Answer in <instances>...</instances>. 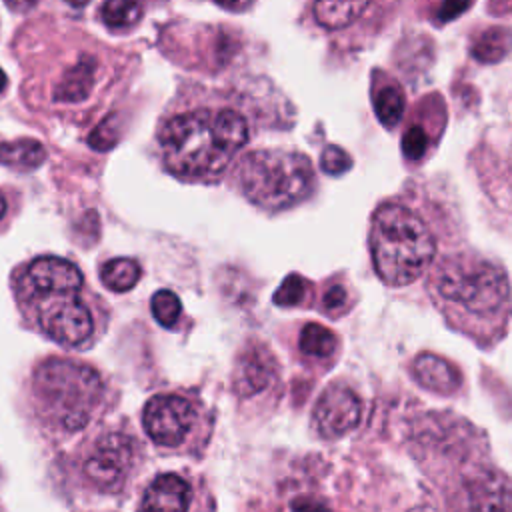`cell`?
<instances>
[{"mask_svg": "<svg viewBox=\"0 0 512 512\" xmlns=\"http://www.w3.org/2000/svg\"><path fill=\"white\" fill-rule=\"evenodd\" d=\"M14 296L32 326L64 348H86L98 336V310L84 296L80 268L60 256H38L14 274Z\"/></svg>", "mask_w": 512, "mask_h": 512, "instance_id": "obj_1", "label": "cell"}, {"mask_svg": "<svg viewBox=\"0 0 512 512\" xmlns=\"http://www.w3.org/2000/svg\"><path fill=\"white\" fill-rule=\"evenodd\" d=\"M248 138V118L226 104H202L176 112L158 130L166 170L192 182L218 180Z\"/></svg>", "mask_w": 512, "mask_h": 512, "instance_id": "obj_2", "label": "cell"}, {"mask_svg": "<svg viewBox=\"0 0 512 512\" xmlns=\"http://www.w3.org/2000/svg\"><path fill=\"white\" fill-rule=\"evenodd\" d=\"M430 294L438 310L462 332L474 338L500 334L512 314V294L506 272L474 254L444 258L430 276Z\"/></svg>", "mask_w": 512, "mask_h": 512, "instance_id": "obj_3", "label": "cell"}, {"mask_svg": "<svg viewBox=\"0 0 512 512\" xmlns=\"http://www.w3.org/2000/svg\"><path fill=\"white\" fill-rule=\"evenodd\" d=\"M370 252L376 274L384 284L406 286L430 266L436 240L412 208L390 202L382 204L372 218Z\"/></svg>", "mask_w": 512, "mask_h": 512, "instance_id": "obj_4", "label": "cell"}, {"mask_svg": "<svg viewBox=\"0 0 512 512\" xmlns=\"http://www.w3.org/2000/svg\"><path fill=\"white\" fill-rule=\"evenodd\" d=\"M32 394L40 416L64 432L82 430L104 398L100 374L82 362L50 358L32 376Z\"/></svg>", "mask_w": 512, "mask_h": 512, "instance_id": "obj_5", "label": "cell"}, {"mask_svg": "<svg viewBox=\"0 0 512 512\" xmlns=\"http://www.w3.org/2000/svg\"><path fill=\"white\" fill-rule=\"evenodd\" d=\"M244 196L266 210H282L302 202L314 186L308 156L290 150H254L236 170Z\"/></svg>", "mask_w": 512, "mask_h": 512, "instance_id": "obj_6", "label": "cell"}, {"mask_svg": "<svg viewBox=\"0 0 512 512\" xmlns=\"http://www.w3.org/2000/svg\"><path fill=\"white\" fill-rule=\"evenodd\" d=\"M202 422L196 402L182 394H156L142 410V426L148 438L162 448H182L192 440Z\"/></svg>", "mask_w": 512, "mask_h": 512, "instance_id": "obj_7", "label": "cell"}, {"mask_svg": "<svg viewBox=\"0 0 512 512\" xmlns=\"http://www.w3.org/2000/svg\"><path fill=\"white\" fill-rule=\"evenodd\" d=\"M136 464V442L124 432H106L94 440L84 462L82 476L98 492H118Z\"/></svg>", "mask_w": 512, "mask_h": 512, "instance_id": "obj_8", "label": "cell"}, {"mask_svg": "<svg viewBox=\"0 0 512 512\" xmlns=\"http://www.w3.org/2000/svg\"><path fill=\"white\" fill-rule=\"evenodd\" d=\"M360 414V396L350 386L332 384L320 394L312 412V422L322 438L334 440L354 430L360 422Z\"/></svg>", "mask_w": 512, "mask_h": 512, "instance_id": "obj_9", "label": "cell"}, {"mask_svg": "<svg viewBox=\"0 0 512 512\" xmlns=\"http://www.w3.org/2000/svg\"><path fill=\"white\" fill-rule=\"evenodd\" d=\"M190 506L192 486L176 472L158 474L140 500V512H190Z\"/></svg>", "mask_w": 512, "mask_h": 512, "instance_id": "obj_10", "label": "cell"}, {"mask_svg": "<svg viewBox=\"0 0 512 512\" xmlns=\"http://www.w3.org/2000/svg\"><path fill=\"white\" fill-rule=\"evenodd\" d=\"M274 376H276L274 356L264 346L252 344L240 354L236 362L234 388L242 396H252L264 390Z\"/></svg>", "mask_w": 512, "mask_h": 512, "instance_id": "obj_11", "label": "cell"}, {"mask_svg": "<svg viewBox=\"0 0 512 512\" xmlns=\"http://www.w3.org/2000/svg\"><path fill=\"white\" fill-rule=\"evenodd\" d=\"M96 86V60L88 54L80 56L70 68L64 70L62 78L52 90V100L62 104H78L86 100Z\"/></svg>", "mask_w": 512, "mask_h": 512, "instance_id": "obj_12", "label": "cell"}, {"mask_svg": "<svg viewBox=\"0 0 512 512\" xmlns=\"http://www.w3.org/2000/svg\"><path fill=\"white\" fill-rule=\"evenodd\" d=\"M412 374L420 386L436 394H452L462 382L460 372L448 360L430 352H424L414 360Z\"/></svg>", "mask_w": 512, "mask_h": 512, "instance_id": "obj_13", "label": "cell"}, {"mask_svg": "<svg viewBox=\"0 0 512 512\" xmlns=\"http://www.w3.org/2000/svg\"><path fill=\"white\" fill-rule=\"evenodd\" d=\"M44 160H46V150L38 140L18 138V140L0 144V164L12 170L30 172L38 168Z\"/></svg>", "mask_w": 512, "mask_h": 512, "instance_id": "obj_14", "label": "cell"}, {"mask_svg": "<svg viewBox=\"0 0 512 512\" xmlns=\"http://www.w3.org/2000/svg\"><path fill=\"white\" fill-rule=\"evenodd\" d=\"M142 276V270L132 258H112L102 264L100 280L112 292L132 290Z\"/></svg>", "mask_w": 512, "mask_h": 512, "instance_id": "obj_15", "label": "cell"}, {"mask_svg": "<svg viewBox=\"0 0 512 512\" xmlns=\"http://www.w3.org/2000/svg\"><path fill=\"white\" fill-rule=\"evenodd\" d=\"M366 8H370L368 2H316L312 12L318 24L336 30L354 22Z\"/></svg>", "mask_w": 512, "mask_h": 512, "instance_id": "obj_16", "label": "cell"}, {"mask_svg": "<svg viewBox=\"0 0 512 512\" xmlns=\"http://www.w3.org/2000/svg\"><path fill=\"white\" fill-rule=\"evenodd\" d=\"M374 110L386 128H394L404 114V94L398 84H386L374 94Z\"/></svg>", "mask_w": 512, "mask_h": 512, "instance_id": "obj_17", "label": "cell"}, {"mask_svg": "<svg viewBox=\"0 0 512 512\" xmlns=\"http://www.w3.org/2000/svg\"><path fill=\"white\" fill-rule=\"evenodd\" d=\"M338 346L336 334L322 324H306L300 332V350L314 358H328Z\"/></svg>", "mask_w": 512, "mask_h": 512, "instance_id": "obj_18", "label": "cell"}, {"mask_svg": "<svg viewBox=\"0 0 512 512\" xmlns=\"http://www.w3.org/2000/svg\"><path fill=\"white\" fill-rule=\"evenodd\" d=\"M142 16V6L138 2L108 0L100 6V18L108 28L122 30L134 26Z\"/></svg>", "mask_w": 512, "mask_h": 512, "instance_id": "obj_19", "label": "cell"}, {"mask_svg": "<svg viewBox=\"0 0 512 512\" xmlns=\"http://www.w3.org/2000/svg\"><path fill=\"white\" fill-rule=\"evenodd\" d=\"M150 310L156 322L164 328H174L182 314L180 298L172 290H158L150 300Z\"/></svg>", "mask_w": 512, "mask_h": 512, "instance_id": "obj_20", "label": "cell"}, {"mask_svg": "<svg viewBox=\"0 0 512 512\" xmlns=\"http://www.w3.org/2000/svg\"><path fill=\"white\" fill-rule=\"evenodd\" d=\"M504 52H506V34L500 28L486 30L472 44L474 58H478L482 62H496L504 56Z\"/></svg>", "mask_w": 512, "mask_h": 512, "instance_id": "obj_21", "label": "cell"}, {"mask_svg": "<svg viewBox=\"0 0 512 512\" xmlns=\"http://www.w3.org/2000/svg\"><path fill=\"white\" fill-rule=\"evenodd\" d=\"M308 292V282L298 274H288L280 288L274 292V304L278 306H296L302 304Z\"/></svg>", "mask_w": 512, "mask_h": 512, "instance_id": "obj_22", "label": "cell"}, {"mask_svg": "<svg viewBox=\"0 0 512 512\" xmlns=\"http://www.w3.org/2000/svg\"><path fill=\"white\" fill-rule=\"evenodd\" d=\"M118 138V128L112 116H108L106 120H102L88 136V144L96 150H110L116 144Z\"/></svg>", "mask_w": 512, "mask_h": 512, "instance_id": "obj_23", "label": "cell"}, {"mask_svg": "<svg viewBox=\"0 0 512 512\" xmlns=\"http://www.w3.org/2000/svg\"><path fill=\"white\" fill-rule=\"evenodd\" d=\"M320 164H322V170H324V172L336 176V174L346 172V170L352 166V160H350L348 152H344L342 148H338V146H334V144H328V146L322 150Z\"/></svg>", "mask_w": 512, "mask_h": 512, "instance_id": "obj_24", "label": "cell"}, {"mask_svg": "<svg viewBox=\"0 0 512 512\" xmlns=\"http://www.w3.org/2000/svg\"><path fill=\"white\" fill-rule=\"evenodd\" d=\"M428 138L420 126H410L402 136V152L408 160H418L424 156Z\"/></svg>", "mask_w": 512, "mask_h": 512, "instance_id": "obj_25", "label": "cell"}, {"mask_svg": "<svg viewBox=\"0 0 512 512\" xmlns=\"http://www.w3.org/2000/svg\"><path fill=\"white\" fill-rule=\"evenodd\" d=\"M344 304H346V290L342 286H332L326 290V294H324L326 310L338 312L344 308Z\"/></svg>", "mask_w": 512, "mask_h": 512, "instance_id": "obj_26", "label": "cell"}, {"mask_svg": "<svg viewBox=\"0 0 512 512\" xmlns=\"http://www.w3.org/2000/svg\"><path fill=\"white\" fill-rule=\"evenodd\" d=\"M466 8H468V4H454V2H446V4L440 8V16H442L444 20H448V18L456 16L458 12H462V10H466Z\"/></svg>", "mask_w": 512, "mask_h": 512, "instance_id": "obj_27", "label": "cell"}, {"mask_svg": "<svg viewBox=\"0 0 512 512\" xmlns=\"http://www.w3.org/2000/svg\"><path fill=\"white\" fill-rule=\"evenodd\" d=\"M408 512H440V510H436V508H432V506H414V508H410Z\"/></svg>", "mask_w": 512, "mask_h": 512, "instance_id": "obj_28", "label": "cell"}, {"mask_svg": "<svg viewBox=\"0 0 512 512\" xmlns=\"http://www.w3.org/2000/svg\"><path fill=\"white\" fill-rule=\"evenodd\" d=\"M4 88H6V74H4V70L0 68V92H4Z\"/></svg>", "mask_w": 512, "mask_h": 512, "instance_id": "obj_29", "label": "cell"}, {"mask_svg": "<svg viewBox=\"0 0 512 512\" xmlns=\"http://www.w3.org/2000/svg\"><path fill=\"white\" fill-rule=\"evenodd\" d=\"M4 212H6V200H4V196H2V192H0V220H2Z\"/></svg>", "mask_w": 512, "mask_h": 512, "instance_id": "obj_30", "label": "cell"}]
</instances>
